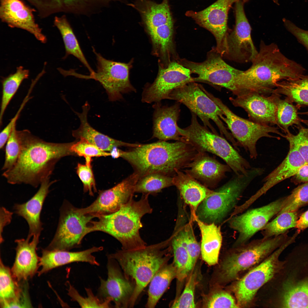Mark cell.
Instances as JSON below:
<instances>
[{
    "label": "cell",
    "mask_w": 308,
    "mask_h": 308,
    "mask_svg": "<svg viewBox=\"0 0 308 308\" xmlns=\"http://www.w3.org/2000/svg\"><path fill=\"white\" fill-rule=\"evenodd\" d=\"M277 5H279V3L278 1V0H272Z\"/></svg>",
    "instance_id": "6125c7cd"
},
{
    "label": "cell",
    "mask_w": 308,
    "mask_h": 308,
    "mask_svg": "<svg viewBox=\"0 0 308 308\" xmlns=\"http://www.w3.org/2000/svg\"><path fill=\"white\" fill-rule=\"evenodd\" d=\"M196 277V272H193L191 274L183 293L179 297L174 301L171 305V307H196L194 293Z\"/></svg>",
    "instance_id": "7dc6e473"
},
{
    "label": "cell",
    "mask_w": 308,
    "mask_h": 308,
    "mask_svg": "<svg viewBox=\"0 0 308 308\" xmlns=\"http://www.w3.org/2000/svg\"><path fill=\"white\" fill-rule=\"evenodd\" d=\"M263 168L252 167L246 175L235 174L230 180L207 197L199 205L194 216L207 224H216L233 212L244 191L256 178L262 175Z\"/></svg>",
    "instance_id": "52a82bcc"
},
{
    "label": "cell",
    "mask_w": 308,
    "mask_h": 308,
    "mask_svg": "<svg viewBox=\"0 0 308 308\" xmlns=\"http://www.w3.org/2000/svg\"><path fill=\"white\" fill-rule=\"evenodd\" d=\"M176 276V269L173 262L165 264L157 271L149 283L146 307L153 308L155 307Z\"/></svg>",
    "instance_id": "d6a6232c"
},
{
    "label": "cell",
    "mask_w": 308,
    "mask_h": 308,
    "mask_svg": "<svg viewBox=\"0 0 308 308\" xmlns=\"http://www.w3.org/2000/svg\"><path fill=\"white\" fill-rule=\"evenodd\" d=\"M29 98L27 96L14 117L3 129L0 134V149H3L9 138L14 126L16 125V122L20 113Z\"/></svg>",
    "instance_id": "11a10c76"
},
{
    "label": "cell",
    "mask_w": 308,
    "mask_h": 308,
    "mask_svg": "<svg viewBox=\"0 0 308 308\" xmlns=\"http://www.w3.org/2000/svg\"><path fill=\"white\" fill-rule=\"evenodd\" d=\"M138 180L133 173L113 187L100 192L96 200L88 206L79 208L84 214L97 216L108 214L119 210L133 197Z\"/></svg>",
    "instance_id": "44dd1931"
},
{
    "label": "cell",
    "mask_w": 308,
    "mask_h": 308,
    "mask_svg": "<svg viewBox=\"0 0 308 308\" xmlns=\"http://www.w3.org/2000/svg\"><path fill=\"white\" fill-rule=\"evenodd\" d=\"M71 150L75 155L83 157L85 159L111 155L110 153L103 151L94 145L82 139L74 142L71 146Z\"/></svg>",
    "instance_id": "681fc988"
},
{
    "label": "cell",
    "mask_w": 308,
    "mask_h": 308,
    "mask_svg": "<svg viewBox=\"0 0 308 308\" xmlns=\"http://www.w3.org/2000/svg\"><path fill=\"white\" fill-rule=\"evenodd\" d=\"M273 92L285 96L299 106L308 105V75L278 82Z\"/></svg>",
    "instance_id": "836d02e7"
},
{
    "label": "cell",
    "mask_w": 308,
    "mask_h": 308,
    "mask_svg": "<svg viewBox=\"0 0 308 308\" xmlns=\"http://www.w3.org/2000/svg\"><path fill=\"white\" fill-rule=\"evenodd\" d=\"M194 217L201 234L202 258L208 265H214L218 262L222 246V238L220 227L214 223H205Z\"/></svg>",
    "instance_id": "1f68e13d"
},
{
    "label": "cell",
    "mask_w": 308,
    "mask_h": 308,
    "mask_svg": "<svg viewBox=\"0 0 308 308\" xmlns=\"http://www.w3.org/2000/svg\"><path fill=\"white\" fill-rule=\"evenodd\" d=\"M170 238L157 244L108 254L115 259L125 275L134 281L135 289L129 308L133 307L143 289L157 271L171 257Z\"/></svg>",
    "instance_id": "5b68a950"
},
{
    "label": "cell",
    "mask_w": 308,
    "mask_h": 308,
    "mask_svg": "<svg viewBox=\"0 0 308 308\" xmlns=\"http://www.w3.org/2000/svg\"><path fill=\"white\" fill-rule=\"evenodd\" d=\"M205 92L222 111L224 116L221 119L226 124L238 145L243 147L249 153L251 159H255L257 157L256 144L260 138L267 137L279 139L278 137L271 135V133L285 138V135L279 131V128L260 124L239 117L232 112L220 99L206 90Z\"/></svg>",
    "instance_id": "4fadbf2b"
},
{
    "label": "cell",
    "mask_w": 308,
    "mask_h": 308,
    "mask_svg": "<svg viewBox=\"0 0 308 308\" xmlns=\"http://www.w3.org/2000/svg\"><path fill=\"white\" fill-rule=\"evenodd\" d=\"M296 237L293 235L259 264L250 271L234 284L233 290L239 307L250 304L259 289L276 276L283 268L285 261L279 257L289 246L294 243Z\"/></svg>",
    "instance_id": "7c38bea8"
},
{
    "label": "cell",
    "mask_w": 308,
    "mask_h": 308,
    "mask_svg": "<svg viewBox=\"0 0 308 308\" xmlns=\"http://www.w3.org/2000/svg\"><path fill=\"white\" fill-rule=\"evenodd\" d=\"M300 215L299 210L278 214L261 230L263 237L277 236L287 232L290 229L295 228Z\"/></svg>",
    "instance_id": "f35d334b"
},
{
    "label": "cell",
    "mask_w": 308,
    "mask_h": 308,
    "mask_svg": "<svg viewBox=\"0 0 308 308\" xmlns=\"http://www.w3.org/2000/svg\"><path fill=\"white\" fill-rule=\"evenodd\" d=\"M16 125L14 127L6 144L5 160L1 169L5 171L9 169L16 163L19 155L20 147Z\"/></svg>",
    "instance_id": "c3c4849f"
},
{
    "label": "cell",
    "mask_w": 308,
    "mask_h": 308,
    "mask_svg": "<svg viewBox=\"0 0 308 308\" xmlns=\"http://www.w3.org/2000/svg\"><path fill=\"white\" fill-rule=\"evenodd\" d=\"M107 259V278L105 280L99 277L100 285L97 295L102 300H111L115 307L129 308L135 283L125 275L115 259Z\"/></svg>",
    "instance_id": "e0dca14e"
},
{
    "label": "cell",
    "mask_w": 308,
    "mask_h": 308,
    "mask_svg": "<svg viewBox=\"0 0 308 308\" xmlns=\"http://www.w3.org/2000/svg\"><path fill=\"white\" fill-rule=\"evenodd\" d=\"M302 123L306 125L297 127L298 132L296 135L290 132L285 134V138L289 143L292 144L297 149L306 163L308 164V119H303Z\"/></svg>",
    "instance_id": "f6af8a7d"
},
{
    "label": "cell",
    "mask_w": 308,
    "mask_h": 308,
    "mask_svg": "<svg viewBox=\"0 0 308 308\" xmlns=\"http://www.w3.org/2000/svg\"><path fill=\"white\" fill-rule=\"evenodd\" d=\"M297 149L289 143V150L285 158L274 169L264 177L263 186L245 202L250 206L270 189L282 181L292 177L302 166L306 164Z\"/></svg>",
    "instance_id": "cb8c5ba5"
},
{
    "label": "cell",
    "mask_w": 308,
    "mask_h": 308,
    "mask_svg": "<svg viewBox=\"0 0 308 308\" xmlns=\"http://www.w3.org/2000/svg\"><path fill=\"white\" fill-rule=\"evenodd\" d=\"M173 177V185L176 187L184 202L190 206L194 213L200 204L214 192L180 170Z\"/></svg>",
    "instance_id": "4dcf8cb0"
},
{
    "label": "cell",
    "mask_w": 308,
    "mask_h": 308,
    "mask_svg": "<svg viewBox=\"0 0 308 308\" xmlns=\"http://www.w3.org/2000/svg\"><path fill=\"white\" fill-rule=\"evenodd\" d=\"M76 172L83 184L84 191L88 192L90 194L93 195V191L96 192L97 190L91 164L78 163Z\"/></svg>",
    "instance_id": "816d5d0a"
},
{
    "label": "cell",
    "mask_w": 308,
    "mask_h": 308,
    "mask_svg": "<svg viewBox=\"0 0 308 308\" xmlns=\"http://www.w3.org/2000/svg\"><path fill=\"white\" fill-rule=\"evenodd\" d=\"M0 242L3 240L2 233L4 228L10 223L13 213L2 206L0 208Z\"/></svg>",
    "instance_id": "6f0895ef"
},
{
    "label": "cell",
    "mask_w": 308,
    "mask_h": 308,
    "mask_svg": "<svg viewBox=\"0 0 308 308\" xmlns=\"http://www.w3.org/2000/svg\"><path fill=\"white\" fill-rule=\"evenodd\" d=\"M30 241L27 238L16 239V256L11 271L18 282L25 281L32 277L39 268L40 258L37 253L39 237L34 236Z\"/></svg>",
    "instance_id": "d4e9b609"
},
{
    "label": "cell",
    "mask_w": 308,
    "mask_h": 308,
    "mask_svg": "<svg viewBox=\"0 0 308 308\" xmlns=\"http://www.w3.org/2000/svg\"><path fill=\"white\" fill-rule=\"evenodd\" d=\"M32 305L28 294L27 285H21L18 293L15 298L9 303L6 308L32 307Z\"/></svg>",
    "instance_id": "db71d44e"
},
{
    "label": "cell",
    "mask_w": 308,
    "mask_h": 308,
    "mask_svg": "<svg viewBox=\"0 0 308 308\" xmlns=\"http://www.w3.org/2000/svg\"><path fill=\"white\" fill-rule=\"evenodd\" d=\"M29 75V71L20 66L17 68L15 73L3 78L2 80V95L0 112L1 126L3 115L8 105L22 82L28 78Z\"/></svg>",
    "instance_id": "74e56055"
},
{
    "label": "cell",
    "mask_w": 308,
    "mask_h": 308,
    "mask_svg": "<svg viewBox=\"0 0 308 308\" xmlns=\"http://www.w3.org/2000/svg\"><path fill=\"white\" fill-rule=\"evenodd\" d=\"M54 24L59 30L62 37L65 46L66 58L69 55H72L78 58L88 69L90 74L95 71L91 67L82 51L78 41L66 16L63 15L56 17Z\"/></svg>",
    "instance_id": "d590c367"
},
{
    "label": "cell",
    "mask_w": 308,
    "mask_h": 308,
    "mask_svg": "<svg viewBox=\"0 0 308 308\" xmlns=\"http://www.w3.org/2000/svg\"><path fill=\"white\" fill-rule=\"evenodd\" d=\"M0 16L11 27L25 30L42 43L46 36L36 23L31 10L20 0H0Z\"/></svg>",
    "instance_id": "603a6c76"
},
{
    "label": "cell",
    "mask_w": 308,
    "mask_h": 308,
    "mask_svg": "<svg viewBox=\"0 0 308 308\" xmlns=\"http://www.w3.org/2000/svg\"><path fill=\"white\" fill-rule=\"evenodd\" d=\"M176 225L194 266L201 253L200 245L197 241L191 225L187 223L183 228Z\"/></svg>",
    "instance_id": "bcb514c9"
},
{
    "label": "cell",
    "mask_w": 308,
    "mask_h": 308,
    "mask_svg": "<svg viewBox=\"0 0 308 308\" xmlns=\"http://www.w3.org/2000/svg\"><path fill=\"white\" fill-rule=\"evenodd\" d=\"M149 195L143 194L138 201L132 198L117 211L97 216L98 220L90 222L89 232L98 231L109 234L120 243L123 250L133 249L146 245L140 236L139 230L143 226L142 217L152 212Z\"/></svg>",
    "instance_id": "277c9868"
},
{
    "label": "cell",
    "mask_w": 308,
    "mask_h": 308,
    "mask_svg": "<svg viewBox=\"0 0 308 308\" xmlns=\"http://www.w3.org/2000/svg\"><path fill=\"white\" fill-rule=\"evenodd\" d=\"M287 30L293 35L308 51V30L301 29L291 21L285 18L283 19Z\"/></svg>",
    "instance_id": "f5cc1de1"
},
{
    "label": "cell",
    "mask_w": 308,
    "mask_h": 308,
    "mask_svg": "<svg viewBox=\"0 0 308 308\" xmlns=\"http://www.w3.org/2000/svg\"><path fill=\"white\" fill-rule=\"evenodd\" d=\"M184 168L185 172L207 187L216 185L232 171L227 165L220 163L206 152H198Z\"/></svg>",
    "instance_id": "484cf974"
},
{
    "label": "cell",
    "mask_w": 308,
    "mask_h": 308,
    "mask_svg": "<svg viewBox=\"0 0 308 308\" xmlns=\"http://www.w3.org/2000/svg\"><path fill=\"white\" fill-rule=\"evenodd\" d=\"M93 49L97 60L96 71L89 76L77 74V77L99 82L105 89L110 101L120 100L123 95L136 92L129 79L128 64L107 60L94 48Z\"/></svg>",
    "instance_id": "9a60e30c"
},
{
    "label": "cell",
    "mask_w": 308,
    "mask_h": 308,
    "mask_svg": "<svg viewBox=\"0 0 308 308\" xmlns=\"http://www.w3.org/2000/svg\"><path fill=\"white\" fill-rule=\"evenodd\" d=\"M235 14V26L227 35V51L224 56L237 62H252L258 51L252 38L251 28L244 13L242 1L236 2Z\"/></svg>",
    "instance_id": "ac0fdd59"
},
{
    "label": "cell",
    "mask_w": 308,
    "mask_h": 308,
    "mask_svg": "<svg viewBox=\"0 0 308 308\" xmlns=\"http://www.w3.org/2000/svg\"><path fill=\"white\" fill-rule=\"evenodd\" d=\"M230 7L229 0H217L200 11H189L185 13L213 35L216 41L215 48L222 56L225 55L227 50L228 14Z\"/></svg>",
    "instance_id": "ffe728a7"
},
{
    "label": "cell",
    "mask_w": 308,
    "mask_h": 308,
    "mask_svg": "<svg viewBox=\"0 0 308 308\" xmlns=\"http://www.w3.org/2000/svg\"><path fill=\"white\" fill-rule=\"evenodd\" d=\"M94 215L84 214L79 208L65 201L61 208L55 235L46 249L69 251L80 246L84 237L89 233L88 224Z\"/></svg>",
    "instance_id": "5bb4252c"
},
{
    "label": "cell",
    "mask_w": 308,
    "mask_h": 308,
    "mask_svg": "<svg viewBox=\"0 0 308 308\" xmlns=\"http://www.w3.org/2000/svg\"><path fill=\"white\" fill-rule=\"evenodd\" d=\"M202 86L195 82H189L172 91L169 95V99L184 104L199 117L204 126L218 134L209 121L210 119L212 120L222 135L225 136L233 145H235L236 140L221 120L224 116L223 112L204 92Z\"/></svg>",
    "instance_id": "8fae6325"
},
{
    "label": "cell",
    "mask_w": 308,
    "mask_h": 308,
    "mask_svg": "<svg viewBox=\"0 0 308 308\" xmlns=\"http://www.w3.org/2000/svg\"><path fill=\"white\" fill-rule=\"evenodd\" d=\"M288 232L279 236L254 240L233 247L220 265V277L225 282L237 279L244 271L264 260L290 237Z\"/></svg>",
    "instance_id": "9c48e42d"
},
{
    "label": "cell",
    "mask_w": 308,
    "mask_h": 308,
    "mask_svg": "<svg viewBox=\"0 0 308 308\" xmlns=\"http://www.w3.org/2000/svg\"><path fill=\"white\" fill-rule=\"evenodd\" d=\"M190 124L187 127H178L183 139L199 152H208L222 158L235 175H247L252 168L249 162L222 136L200 125L197 116L191 112Z\"/></svg>",
    "instance_id": "ba28073f"
},
{
    "label": "cell",
    "mask_w": 308,
    "mask_h": 308,
    "mask_svg": "<svg viewBox=\"0 0 308 308\" xmlns=\"http://www.w3.org/2000/svg\"><path fill=\"white\" fill-rule=\"evenodd\" d=\"M58 10L70 13L74 9L78 0H53Z\"/></svg>",
    "instance_id": "680465c9"
},
{
    "label": "cell",
    "mask_w": 308,
    "mask_h": 308,
    "mask_svg": "<svg viewBox=\"0 0 308 308\" xmlns=\"http://www.w3.org/2000/svg\"><path fill=\"white\" fill-rule=\"evenodd\" d=\"M68 288V294L71 300L76 301L82 308H110L112 307L110 300H102L96 295H95L92 290L85 288L86 297H83L68 281L66 283Z\"/></svg>",
    "instance_id": "b9f144b4"
},
{
    "label": "cell",
    "mask_w": 308,
    "mask_h": 308,
    "mask_svg": "<svg viewBox=\"0 0 308 308\" xmlns=\"http://www.w3.org/2000/svg\"><path fill=\"white\" fill-rule=\"evenodd\" d=\"M286 198V196L281 198L266 205L229 218L228 221L229 227L238 233L233 247L246 244L261 231L282 210Z\"/></svg>",
    "instance_id": "2e32d148"
},
{
    "label": "cell",
    "mask_w": 308,
    "mask_h": 308,
    "mask_svg": "<svg viewBox=\"0 0 308 308\" xmlns=\"http://www.w3.org/2000/svg\"><path fill=\"white\" fill-rule=\"evenodd\" d=\"M17 133L20 144L19 155L14 165L2 174L9 184H25L37 187L50 177L61 158L75 155L71 150L74 142H47L27 129L17 130Z\"/></svg>",
    "instance_id": "6da1fadb"
},
{
    "label": "cell",
    "mask_w": 308,
    "mask_h": 308,
    "mask_svg": "<svg viewBox=\"0 0 308 308\" xmlns=\"http://www.w3.org/2000/svg\"><path fill=\"white\" fill-rule=\"evenodd\" d=\"M308 228V210L300 215L297 222L295 228L300 232Z\"/></svg>",
    "instance_id": "91938a15"
},
{
    "label": "cell",
    "mask_w": 308,
    "mask_h": 308,
    "mask_svg": "<svg viewBox=\"0 0 308 308\" xmlns=\"http://www.w3.org/2000/svg\"><path fill=\"white\" fill-rule=\"evenodd\" d=\"M215 48L208 52L206 59L200 62L185 59L178 62L189 69L191 73L196 74L194 82H202L225 88L237 96L248 91L240 76L242 71L226 63Z\"/></svg>",
    "instance_id": "30bf717a"
},
{
    "label": "cell",
    "mask_w": 308,
    "mask_h": 308,
    "mask_svg": "<svg viewBox=\"0 0 308 308\" xmlns=\"http://www.w3.org/2000/svg\"><path fill=\"white\" fill-rule=\"evenodd\" d=\"M280 278L277 306L308 308V243L296 246L285 260Z\"/></svg>",
    "instance_id": "8992f818"
},
{
    "label": "cell",
    "mask_w": 308,
    "mask_h": 308,
    "mask_svg": "<svg viewBox=\"0 0 308 308\" xmlns=\"http://www.w3.org/2000/svg\"><path fill=\"white\" fill-rule=\"evenodd\" d=\"M248 69L241 75L259 92L271 94L277 83L281 81L298 77L305 69L300 64L286 57L277 45L266 44L261 40L259 50Z\"/></svg>",
    "instance_id": "3957f363"
},
{
    "label": "cell",
    "mask_w": 308,
    "mask_h": 308,
    "mask_svg": "<svg viewBox=\"0 0 308 308\" xmlns=\"http://www.w3.org/2000/svg\"><path fill=\"white\" fill-rule=\"evenodd\" d=\"M20 282L13 277L9 268L1 260L0 263V302L1 306L6 308L16 297L19 291Z\"/></svg>",
    "instance_id": "60d3db41"
},
{
    "label": "cell",
    "mask_w": 308,
    "mask_h": 308,
    "mask_svg": "<svg viewBox=\"0 0 308 308\" xmlns=\"http://www.w3.org/2000/svg\"><path fill=\"white\" fill-rule=\"evenodd\" d=\"M208 308H238L237 302L231 294L224 291H217L208 298L205 303Z\"/></svg>",
    "instance_id": "f907efd6"
},
{
    "label": "cell",
    "mask_w": 308,
    "mask_h": 308,
    "mask_svg": "<svg viewBox=\"0 0 308 308\" xmlns=\"http://www.w3.org/2000/svg\"><path fill=\"white\" fill-rule=\"evenodd\" d=\"M172 185L173 177L159 173H152L138 181L135 187L134 192L143 194H154Z\"/></svg>",
    "instance_id": "ab89813d"
},
{
    "label": "cell",
    "mask_w": 308,
    "mask_h": 308,
    "mask_svg": "<svg viewBox=\"0 0 308 308\" xmlns=\"http://www.w3.org/2000/svg\"><path fill=\"white\" fill-rule=\"evenodd\" d=\"M270 96L276 107L275 117L279 128L286 134L290 132L289 127L293 125L297 126L301 125L302 119L299 117L298 112L299 106L295 105L293 102L286 97L282 99L279 94L272 92Z\"/></svg>",
    "instance_id": "e575fe53"
},
{
    "label": "cell",
    "mask_w": 308,
    "mask_h": 308,
    "mask_svg": "<svg viewBox=\"0 0 308 308\" xmlns=\"http://www.w3.org/2000/svg\"><path fill=\"white\" fill-rule=\"evenodd\" d=\"M90 108V105L86 101L82 106L81 112H75L80 119V123L77 129L72 131L73 137L78 140H84L106 152H110L114 147H133L140 145V144L128 143L117 140L94 129L88 120V113Z\"/></svg>",
    "instance_id": "f546056e"
},
{
    "label": "cell",
    "mask_w": 308,
    "mask_h": 308,
    "mask_svg": "<svg viewBox=\"0 0 308 308\" xmlns=\"http://www.w3.org/2000/svg\"><path fill=\"white\" fill-rule=\"evenodd\" d=\"M173 25L168 24L148 32L155 47L166 55L173 48Z\"/></svg>",
    "instance_id": "7bdbcfd3"
},
{
    "label": "cell",
    "mask_w": 308,
    "mask_h": 308,
    "mask_svg": "<svg viewBox=\"0 0 308 308\" xmlns=\"http://www.w3.org/2000/svg\"><path fill=\"white\" fill-rule=\"evenodd\" d=\"M190 70L178 62H170L160 68L153 83L145 87L142 94L141 101L151 104L161 102L169 99V95L175 89L187 84L194 82Z\"/></svg>",
    "instance_id": "d6986e66"
},
{
    "label": "cell",
    "mask_w": 308,
    "mask_h": 308,
    "mask_svg": "<svg viewBox=\"0 0 308 308\" xmlns=\"http://www.w3.org/2000/svg\"><path fill=\"white\" fill-rule=\"evenodd\" d=\"M127 151L119 149V157L127 161L139 180L147 175L159 173L173 177L191 162L198 153L185 141H166L140 145Z\"/></svg>",
    "instance_id": "7a4b0ae2"
},
{
    "label": "cell",
    "mask_w": 308,
    "mask_h": 308,
    "mask_svg": "<svg viewBox=\"0 0 308 308\" xmlns=\"http://www.w3.org/2000/svg\"><path fill=\"white\" fill-rule=\"evenodd\" d=\"M240 0H241V1H247V0H229V3L230 6V7L231 5L233 3H234V2H236L237 1H240Z\"/></svg>",
    "instance_id": "94428289"
},
{
    "label": "cell",
    "mask_w": 308,
    "mask_h": 308,
    "mask_svg": "<svg viewBox=\"0 0 308 308\" xmlns=\"http://www.w3.org/2000/svg\"><path fill=\"white\" fill-rule=\"evenodd\" d=\"M229 100L234 106L244 109L251 121L263 125H277L276 107L270 96L250 91Z\"/></svg>",
    "instance_id": "7402d4cb"
},
{
    "label": "cell",
    "mask_w": 308,
    "mask_h": 308,
    "mask_svg": "<svg viewBox=\"0 0 308 308\" xmlns=\"http://www.w3.org/2000/svg\"><path fill=\"white\" fill-rule=\"evenodd\" d=\"M171 238V245L176 269V278L179 281L185 279L191 271L194 266L183 242L178 229L175 227Z\"/></svg>",
    "instance_id": "8d00e7d4"
},
{
    "label": "cell",
    "mask_w": 308,
    "mask_h": 308,
    "mask_svg": "<svg viewBox=\"0 0 308 308\" xmlns=\"http://www.w3.org/2000/svg\"><path fill=\"white\" fill-rule=\"evenodd\" d=\"M103 249L102 247L95 246L76 252L43 249L39 259L38 265L40 269L37 272L38 275L40 276L54 268L75 262H86L98 266L100 264L92 254Z\"/></svg>",
    "instance_id": "f1b7e54d"
},
{
    "label": "cell",
    "mask_w": 308,
    "mask_h": 308,
    "mask_svg": "<svg viewBox=\"0 0 308 308\" xmlns=\"http://www.w3.org/2000/svg\"><path fill=\"white\" fill-rule=\"evenodd\" d=\"M180 103L170 106H162L155 103L153 115V137L160 141L173 140L184 141L179 131L177 125L180 112Z\"/></svg>",
    "instance_id": "4316f807"
},
{
    "label": "cell",
    "mask_w": 308,
    "mask_h": 308,
    "mask_svg": "<svg viewBox=\"0 0 308 308\" xmlns=\"http://www.w3.org/2000/svg\"><path fill=\"white\" fill-rule=\"evenodd\" d=\"M308 204V182L298 186L286 196L285 204L278 214L294 212Z\"/></svg>",
    "instance_id": "ee69618b"
},
{
    "label": "cell",
    "mask_w": 308,
    "mask_h": 308,
    "mask_svg": "<svg viewBox=\"0 0 308 308\" xmlns=\"http://www.w3.org/2000/svg\"><path fill=\"white\" fill-rule=\"evenodd\" d=\"M50 178L46 179L41 183L39 190L29 200L23 204H15L14 206L15 213L25 219L28 224L27 238L29 239L34 236L40 237L42 230L40 219L42 206L50 191V187L56 181H51Z\"/></svg>",
    "instance_id": "83f0119b"
},
{
    "label": "cell",
    "mask_w": 308,
    "mask_h": 308,
    "mask_svg": "<svg viewBox=\"0 0 308 308\" xmlns=\"http://www.w3.org/2000/svg\"><path fill=\"white\" fill-rule=\"evenodd\" d=\"M291 178V182L295 185L308 182V164L301 167Z\"/></svg>",
    "instance_id": "9f6ffc18"
}]
</instances>
